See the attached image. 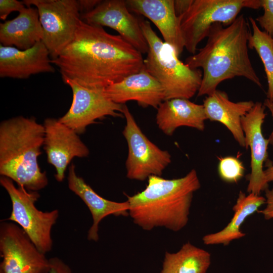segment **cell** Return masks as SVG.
<instances>
[{"label":"cell","instance_id":"obj_1","mask_svg":"<svg viewBox=\"0 0 273 273\" xmlns=\"http://www.w3.org/2000/svg\"><path fill=\"white\" fill-rule=\"evenodd\" d=\"M51 63L62 77L93 89H105L144 67L142 53L121 36L81 19L72 41Z\"/></svg>","mask_w":273,"mask_h":273},{"label":"cell","instance_id":"obj_2","mask_svg":"<svg viewBox=\"0 0 273 273\" xmlns=\"http://www.w3.org/2000/svg\"><path fill=\"white\" fill-rule=\"evenodd\" d=\"M251 33L248 22L243 14L226 27L219 23L212 25L206 44L185 61L192 69H203L198 96H208L217 89L222 81L238 76L262 87L248 54Z\"/></svg>","mask_w":273,"mask_h":273},{"label":"cell","instance_id":"obj_3","mask_svg":"<svg viewBox=\"0 0 273 273\" xmlns=\"http://www.w3.org/2000/svg\"><path fill=\"white\" fill-rule=\"evenodd\" d=\"M200 187L194 169L178 178L150 176L143 191L127 196L129 215L144 230L163 227L178 232L188 222L194 193Z\"/></svg>","mask_w":273,"mask_h":273},{"label":"cell","instance_id":"obj_4","mask_svg":"<svg viewBox=\"0 0 273 273\" xmlns=\"http://www.w3.org/2000/svg\"><path fill=\"white\" fill-rule=\"evenodd\" d=\"M44 128L34 118L22 116L2 121L0 125V174L29 191L48 184L38 157L43 145Z\"/></svg>","mask_w":273,"mask_h":273},{"label":"cell","instance_id":"obj_5","mask_svg":"<svg viewBox=\"0 0 273 273\" xmlns=\"http://www.w3.org/2000/svg\"><path fill=\"white\" fill-rule=\"evenodd\" d=\"M149 49L144 59L145 69L161 85L164 101L176 98L190 99L198 92L203 73L192 69L178 58L175 49L163 41L147 20H140Z\"/></svg>","mask_w":273,"mask_h":273},{"label":"cell","instance_id":"obj_6","mask_svg":"<svg viewBox=\"0 0 273 273\" xmlns=\"http://www.w3.org/2000/svg\"><path fill=\"white\" fill-rule=\"evenodd\" d=\"M0 184L12 202V212L7 220L20 226L40 252L45 254L50 252L53 247L52 229L58 218L59 210H38L35 205L40 197L38 192L16 187L8 177L1 176Z\"/></svg>","mask_w":273,"mask_h":273},{"label":"cell","instance_id":"obj_7","mask_svg":"<svg viewBox=\"0 0 273 273\" xmlns=\"http://www.w3.org/2000/svg\"><path fill=\"white\" fill-rule=\"evenodd\" d=\"M247 0H194L189 9L178 17L185 42L190 53L196 54L198 44L207 37L212 25L228 26L238 16Z\"/></svg>","mask_w":273,"mask_h":273},{"label":"cell","instance_id":"obj_8","mask_svg":"<svg viewBox=\"0 0 273 273\" xmlns=\"http://www.w3.org/2000/svg\"><path fill=\"white\" fill-rule=\"evenodd\" d=\"M26 7L38 10L43 30L42 42L51 60L57 58L72 41L80 20L76 0H24Z\"/></svg>","mask_w":273,"mask_h":273},{"label":"cell","instance_id":"obj_9","mask_svg":"<svg viewBox=\"0 0 273 273\" xmlns=\"http://www.w3.org/2000/svg\"><path fill=\"white\" fill-rule=\"evenodd\" d=\"M122 113L126 119L122 133L128 146L125 163L127 177L143 181L152 175L160 176L171 161L170 154L147 138L125 104Z\"/></svg>","mask_w":273,"mask_h":273},{"label":"cell","instance_id":"obj_10","mask_svg":"<svg viewBox=\"0 0 273 273\" xmlns=\"http://www.w3.org/2000/svg\"><path fill=\"white\" fill-rule=\"evenodd\" d=\"M0 252V273L49 272V259L14 222H1Z\"/></svg>","mask_w":273,"mask_h":273},{"label":"cell","instance_id":"obj_11","mask_svg":"<svg viewBox=\"0 0 273 273\" xmlns=\"http://www.w3.org/2000/svg\"><path fill=\"white\" fill-rule=\"evenodd\" d=\"M72 90L73 100L68 112L58 120L77 134L85 132L88 125L107 116L122 117L123 105L109 99L104 89H93L80 85L70 79L62 77Z\"/></svg>","mask_w":273,"mask_h":273},{"label":"cell","instance_id":"obj_12","mask_svg":"<svg viewBox=\"0 0 273 273\" xmlns=\"http://www.w3.org/2000/svg\"><path fill=\"white\" fill-rule=\"evenodd\" d=\"M80 19L88 24L112 28L142 54L148 52L140 21L130 13L125 1H102L92 11L81 14Z\"/></svg>","mask_w":273,"mask_h":273},{"label":"cell","instance_id":"obj_13","mask_svg":"<svg viewBox=\"0 0 273 273\" xmlns=\"http://www.w3.org/2000/svg\"><path fill=\"white\" fill-rule=\"evenodd\" d=\"M43 125V145L47 160L56 169V180L62 182L66 169L73 158L87 157L89 151L78 134L58 119L47 118Z\"/></svg>","mask_w":273,"mask_h":273},{"label":"cell","instance_id":"obj_14","mask_svg":"<svg viewBox=\"0 0 273 273\" xmlns=\"http://www.w3.org/2000/svg\"><path fill=\"white\" fill-rule=\"evenodd\" d=\"M265 107L261 102L254 105L241 119V125L245 136V148L251 151V173L249 176L247 192L260 195L268 189L263 165L268 157V139L262 132V125L266 114Z\"/></svg>","mask_w":273,"mask_h":273},{"label":"cell","instance_id":"obj_15","mask_svg":"<svg viewBox=\"0 0 273 273\" xmlns=\"http://www.w3.org/2000/svg\"><path fill=\"white\" fill-rule=\"evenodd\" d=\"M50 53L42 41L21 50L0 45V77L27 79L31 75L55 71Z\"/></svg>","mask_w":273,"mask_h":273},{"label":"cell","instance_id":"obj_16","mask_svg":"<svg viewBox=\"0 0 273 273\" xmlns=\"http://www.w3.org/2000/svg\"><path fill=\"white\" fill-rule=\"evenodd\" d=\"M106 97L112 102L123 105L135 101L144 107L157 109L164 101L163 89L160 83L144 68L104 89Z\"/></svg>","mask_w":273,"mask_h":273},{"label":"cell","instance_id":"obj_17","mask_svg":"<svg viewBox=\"0 0 273 273\" xmlns=\"http://www.w3.org/2000/svg\"><path fill=\"white\" fill-rule=\"evenodd\" d=\"M125 2L130 12L144 16L155 25L164 41L175 49L178 56L181 54L185 42L174 0H126Z\"/></svg>","mask_w":273,"mask_h":273},{"label":"cell","instance_id":"obj_18","mask_svg":"<svg viewBox=\"0 0 273 273\" xmlns=\"http://www.w3.org/2000/svg\"><path fill=\"white\" fill-rule=\"evenodd\" d=\"M68 184L69 189L84 202L92 214L93 222L87 233L88 240L98 241L99 224L106 216L129 215V205L127 200L117 202L98 195L81 177L77 175L75 166L73 163L69 168Z\"/></svg>","mask_w":273,"mask_h":273},{"label":"cell","instance_id":"obj_19","mask_svg":"<svg viewBox=\"0 0 273 273\" xmlns=\"http://www.w3.org/2000/svg\"><path fill=\"white\" fill-rule=\"evenodd\" d=\"M254 104L252 101L233 102L229 100L225 92L217 89L206 97L203 105L207 119L223 124L239 144L245 147L241 119L251 110Z\"/></svg>","mask_w":273,"mask_h":273},{"label":"cell","instance_id":"obj_20","mask_svg":"<svg viewBox=\"0 0 273 273\" xmlns=\"http://www.w3.org/2000/svg\"><path fill=\"white\" fill-rule=\"evenodd\" d=\"M156 116L159 128L171 136L176 128L188 126L202 131L207 119L203 105L189 99L176 98L163 101L158 107Z\"/></svg>","mask_w":273,"mask_h":273},{"label":"cell","instance_id":"obj_21","mask_svg":"<svg viewBox=\"0 0 273 273\" xmlns=\"http://www.w3.org/2000/svg\"><path fill=\"white\" fill-rule=\"evenodd\" d=\"M12 20L0 23V42L21 50L33 47L43 37L37 9L26 7Z\"/></svg>","mask_w":273,"mask_h":273},{"label":"cell","instance_id":"obj_22","mask_svg":"<svg viewBox=\"0 0 273 273\" xmlns=\"http://www.w3.org/2000/svg\"><path fill=\"white\" fill-rule=\"evenodd\" d=\"M265 201V198L260 195L250 193L247 195L240 191L236 203L233 207L234 215L231 221L221 231L205 235L202 238L204 244L226 246L233 240L245 236L246 234L241 231V226L246 218L258 211Z\"/></svg>","mask_w":273,"mask_h":273},{"label":"cell","instance_id":"obj_23","mask_svg":"<svg viewBox=\"0 0 273 273\" xmlns=\"http://www.w3.org/2000/svg\"><path fill=\"white\" fill-rule=\"evenodd\" d=\"M211 254L188 242L175 253L166 252L161 273H206Z\"/></svg>","mask_w":273,"mask_h":273},{"label":"cell","instance_id":"obj_24","mask_svg":"<svg viewBox=\"0 0 273 273\" xmlns=\"http://www.w3.org/2000/svg\"><path fill=\"white\" fill-rule=\"evenodd\" d=\"M249 21L252 33L248 41V47L254 49L258 54L263 64L266 76L268 89L267 98H273V37L259 28L252 17Z\"/></svg>","mask_w":273,"mask_h":273},{"label":"cell","instance_id":"obj_25","mask_svg":"<svg viewBox=\"0 0 273 273\" xmlns=\"http://www.w3.org/2000/svg\"><path fill=\"white\" fill-rule=\"evenodd\" d=\"M218 173L220 178L226 183H236L244 176L245 168L242 162L233 156L219 158Z\"/></svg>","mask_w":273,"mask_h":273},{"label":"cell","instance_id":"obj_26","mask_svg":"<svg viewBox=\"0 0 273 273\" xmlns=\"http://www.w3.org/2000/svg\"><path fill=\"white\" fill-rule=\"evenodd\" d=\"M263 14L256 18V22L270 36L273 37V0H261Z\"/></svg>","mask_w":273,"mask_h":273},{"label":"cell","instance_id":"obj_27","mask_svg":"<svg viewBox=\"0 0 273 273\" xmlns=\"http://www.w3.org/2000/svg\"><path fill=\"white\" fill-rule=\"evenodd\" d=\"M25 6L22 2L16 0H0V19L5 20L11 13H19L26 8Z\"/></svg>","mask_w":273,"mask_h":273},{"label":"cell","instance_id":"obj_28","mask_svg":"<svg viewBox=\"0 0 273 273\" xmlns=\"http://www.w3.org/2000/svg\"><path fill=\"white\" fill-rule=\"evenodd\" d=\"M50 269L49 273H72L70 267L60 258H49Z\"/></svg>","mask_w":273,"mask_h":273},{"label":"cell","instance_id":"obj_29","mask_svg":"<svg viewBox=\"0 0 273 273\" xmlns=\"http://www.w3.org/2000/svg\"><path fill=\"white\" fill-rule=\"evenodd\" d=\"M265 207L259 212L263 215L265 219H273V188L267 189L265 191Z\"/></svg>","mask_w":273,"mask_h":273},{"label":"cell","instance_id":"obj_30","mask_svg":"<svg viewBox=\"0 0 273 273\" xmlns=\"http://www.w3.org/2000/svg\"><path fill=\"white\" fill-rule=\"evenodd\" d=\"M80 15L88 13L94 9L102 1L100 0H79L77 1Z\"/></svg>","mask_w":273,"mask_h":273},{"label":"cell","instance_id":"obj_31","mask_svg":"<svg viewBox=\"0 0 273 273\" xmlns=\"http://www.w3.org/2000/svg\"><path fill=\"white\" fill-rule=\"evenodd\" d=\"M194 0L174 1V10L177 17L184 14L189 9Z\"/></svg>","mask_w":273,"mask_h":273},{"label":"cell","instance_id":"obj_32","mask_svg":"<svg viewBox=\"0 0 273 273\" xmlns=\"http://www.w3.org/2000/svg\"><path fill=\"white\" fill-rule=\"evenodd\" d=\"M263 105L270 111L273 119V98L271 99L266 98L264 100ZM268 139L269 140V144L272 146L273 150V130Z\"/></svg>","mask_w":273,"mask_h":273},{"label":"cell","instance_id":"obj_33","mask_svg":"<svg viewBox=\"0 0 273 273\" xmlns=\"http://www.w3.org/2000/svg\"><path fill=\"white\" fill-rule=\"evenodd\" d=\"M265 178L268 183L273 182V165H270L264 170Z\"/></svg>","mask_w":273,"mask_h":273}]
</instances>
